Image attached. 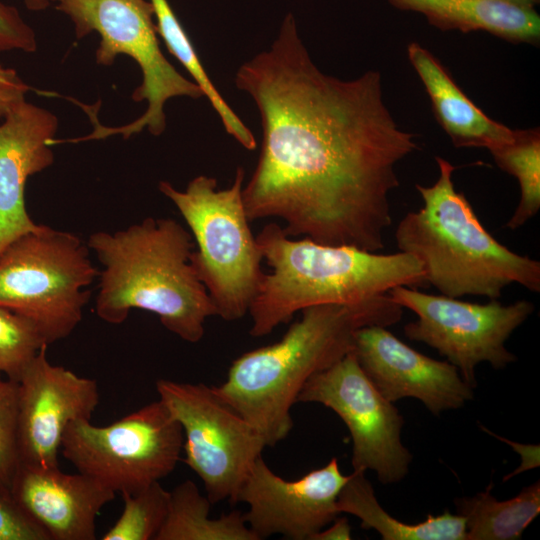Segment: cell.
<instances>
[{
	"instance_id": "1f68e13d",
	"label": "cell",
	"mask_w": 540,
	"mask_h": 540,
	"mask_svg": "<svg viewBox=\"0 0 540 540\" xmlns=\"http://www.w3.org/2000/svg\"><path fill=\"white\" fill-rule=\"evenodd\" d=\"M24 5L30 11H42L46 9L50 2L48 0H23Z\"/></svg>"
},
{
	"instance_id": "cb8c5ba5",
	"label": "cell",
	"mask_w": 540,
	"mask_h": 540,
	"mask_svg": "<svg viewBox=\"0 0 540 540\" xmlns=\"http://www.w3.org/2000/svg\"><path fill=\"white\" fill-rule=\"evenodd\" d=\"M494 161L518 181L519 204L506 227L511 230L523 226L540 209V132L538 128L515 130L511 142L489 150Z\"/></svg>"
},
{
	"instance_id": "30bf717a",
	"label": "cell",
	"mask_w": 540,
	"mask_h": 540,
	"mask_svg": "<svg viewBox=\"0 0 540 540\" xmlns=\"http://www.w3.org/2000/svg\"><path fill=\"white\" fill-rule=\"evenodd\" d=\"M159 399L184 434L183 461L201 479L212 504L236 496L267 446L258 431L204 383L159 379Z\"/></svg>"
},
{
	"instance_id": "4dcf8cb0",
	"label": "cell",
	"mask_w": 540,
	"mask_h": 540,
	"mask_svg": "<svg viewBox=\"0 0 540 540\" xmlns=\"http://www.w3.org/2000/svg\"><path fill=\"white\" fill-rule=\"evenodd\" d=\"M332 525L317 532L312 540H350L351 527L346 517L335 518Z\"/></svg>"
},
{
	"instance_id": "7c38bea8",
	"label": "cell",
	"mask_w": 540,
	"mask_h": 540,
	"mask_svg": "<svg viewBox=\"0 0 540 540\" xmlns=\"http://www.w3.org/2000/svg\"><path fill=\"white\" fill-rule=\"evenodd\" d=\"M297 402L322 404L341 418L352 438L353 471L372 470L382 484L408 474L413 456L401 440L404 419L365 374L353 349L314 374Z\"/></svg>"
},
{
	"instance_id": "8fae6325",
	"label": "cell",
	"mask_w": 540,
	"mask_h": 540,
	"mask_svg": "<svg viewBox=\"0 0 540 540\" xmlns=\"http://www.w3.org/2000/svg\"><path fill=\"white\" fill-rule=\"evenodd\" d=\"M388 294L418 317L404 326L406 337L436 349L473 388L477 385L475 368L479 363L503 369L516 360L505 343L534 311V305L527 300L502 305L493 299L478 304L408 286L394 287Z\"/></svg>"
},
{
	"instance_id": "4fadbf2b",
	"label": "cell",
	"mask_w": 540,
	"mask_h": 540,
	"mask_svg": "<svg viewBox=\"0 0 540 540\" xmlns=\"http://www.w3.org/2000/svg\"><path fill=\"white\" fill-rule=\"evenodd\" d=\"M47 346L16 381L17 447L20 464L54 468L66 428L74 420H91L100 395L94 379L52 364Z\"/></svg>"
},
{
	"instance_id": "ac0fdd59",
	"label": "cell",
	"mask_w": 540,
	"mask_h": 540,
	"mask_svg": "<svg viewBox=\"0 0 540 540\" xmlns=\"http://www.w3.org/2000/svg\"><path fill=\"white\" fill-rule=\"evenodd\" d=\"M407 55L427 91L438 123L455 147L491 150L514 139L515 130L491 119L477 107L425 47L412 42Z\"/></svg>"
},
{
	"instance_id": "d6986e66",
	"label": "cell",
	"mask_w": 540,
	"mask_h": 540,
	"mask_svg": "<svg viewBox=\"0 0 540 540\" xmlns=\"http://www.w3.org/2000/svg\"><path fill=\"white\" fill-rule=\"evenodd\" d=\"M397 9L417 12L441 30L485 31L514 43L535 44L540 17L535 9L497 0H388Z\"/></svg>"
},
{
	"instance_id": "9c48e42d",
	"label": "cell",
	"mask_w": 540,
	"mask_h": 540,
	"mask_svg": "<svg viewBox=\"0 0 540 540\" xmlns=\"http://www.w3.org/2000/svg\"><path fill=\"white\" fill-rule=\"evenodd\" d=\"M183 443L181 425L158 399L107 426L72 421L60 451L78 472L131 494L172 473Z\"/></svg>"
},
{
	"instance_id": "e0dca14e",
	"label": "cell",
	"mask_w": 540,
	"mask_h": 540,
	"mask_svg": "<svg viewBox=\"0 0 540 540\" xmlns=\"http://www.w3.org/2000/svg\"><path fill=\"white\" fill-rule=\"evenodd\" d=\"M10 492L49 540H94L96 518L115 492L86 474L18 465Z\"/></svg>"
},
{
	"instance_id": "2e32d148",
	"label": "cell",
	"mask_w": 540,
	"mask_h": 540,
	"mask_svg": "<svg viewBox=\"0 0 540 540\" xmlns=\"http://www.w3.org/2000/svg\"><path fill=\"white\" fill-rule=\"evenodd\" d=\"M57 129L55 114L26 99L0 123V253L19 236L40 227L26 209L25 186L30 176L53 164Z\"/></svg>"
},
{
	"instance_id": "603a6c76",
	"label": "cell",
	"mask_w": 540,
	"mask_h": 540,
	"mask_svg": "<svg viewBox=\"0 0 540 540\" xmlns=\"http://www.w3.org/2000/svg\"><path fill=\"white\" fill-rule=\"evenodd\" d=\"M153 6L157 34L164 40L169 52L184 66L216 111L226 132L247 150L257 146L251 130L220 95L182 25L167 0H149Z\"/></svg>"
},
{
	"instance_id": "9a60e30c",
	"label": "cell",
	"mask_w": 540,
	"mask_h": 540,
	"mask_svg": "<svg viewBox=\"0 0 540 540\" xmlns=\"http://www.w3.org/2000/svg\"><path fill=\"white\" fill-rule=\"evenodd\" d=\"M353 352L374 386L392 403L415 398L438 416L459 409L474 398V388L454 365L416 351L386 327L357 329Z\"/></svg>"
},
{
	"instance_id": "f546056e",
	"label": "cell",
	"mask_w": 540,
	"mask_h": 540,
	"mask_svg": "<svg viewBox=\"0 0 540 540\" xmlns=\"http://www.w3.org/2000/svg\"><path fill=\"white\" fill-rule=\"evenodd\" d=\"M29 90V85L16 70L0 64V118H3L14 105L26 99Z\"/></svg>"
},
{
	"instance_id": "d4e9b609",
	"label": "cell",
	"mask_w": 540,
	"mask_h": 540,
	"mask_svg": "<svg viewBox=\"0 0 540 540\" xmlns=\"http://www.w3.org/2000/svg\"><path fill=\"white\" fill-rule=\"evenodd\" d=\"M123 510L102 540H154L166 518L170 492L159 481L136 493H123Z\"/></svg>"
},
{
	"instance_id": "ffe728a7",
	"label": "cell",
	"mask_w": 540,
	"mask_h": 540,
	"mask_svg": "<svg viewBox=\"0 0 540 540\" xmlns=\"http://www.w3.org/2000/svg\"><path fill=\"white\" fill-rule=\"evenodd\" d=\"M340 513L361 520L363 529L377 531L384 540H465L466 523L463 516L445 511L438 516L428 515L417 524L397 520L379 504L365 472L353 471L337 498Z\"/></svg>"
},
{
	"instance_id": "6da1fadb",
	"label": "cell",
	"mask_w": 540,
	"mask_h": 540,
	"mask_svg": "<svg viewBox=\"0 0 540 540\" xmlns=\"http://www.w3.org/2000/svg\"><path fill=\"white\" fill-rule=\"evenodd\" d=\"M260 114L262 147L242 196L249 221L279 218L284 233L377 252L391 224L397 164L418 149L385 104L378 71L323 73L288 14L270 48L238 69Z\"/></svg>"
},
{
	"instance_id": "44dd1931",
	"label": "cell",
	"mask_w": 540,
	"mask_h": 540,
	"mask_svg": "<svg viewBox=\"0 0 540 540\" xmlns=\"http://www.w3.org/2000/svg\"><path fill=\"white\" fill-rule=\"evenodd\" d=\"M211 504L193 481L181 482L170 491L166 518L154 540H258L243 513L211 518Z\"/></svg>"
},
{
	"instance_id": "7a4b0ae2",
	"label": "cell",
	"mask_w": 540,
	"mask_h": 540,
	"mask_svg": "<svg viewBox=\"0 0 540 540\" xmlns=\"http://www.w3.org/2000/svg\"><path fill=\"white\" fill-rule=\"evenodd\" d=\"M402 314L388 293L356 305L307 307L279 341L237 357L213 390L273 447L292 430L291 408L306 382L353 349L355 331L391 326Z\"/></svg>"
},
{
	"instance_id": "5bb4252c",
	"label": "cell",
	"mask_w": 540,
	"mask_h": 540,
	"mask_svg": "<svg viewBox=\"0 0 540 540\" xmlns=\"http://www.w3.org/2000/svg\"><path fill=\"white\" fill-rule=\"evenodd\" d=\"M349 479L333 457L323 467L296 480L274 473L259 457L237 496L249 509L244 519L258 540L278 534L292 540H312L340 514L338 495Z\"/></svg>"
},
{
	"instance_id": "7402d4cb",
	"label": "cell",
	"mask_w": 540,
	"mask_h": 540,
	"mask_svg": "<svg viewBox=\"0 0 540 540\" xmlns=\"http://www.w3.org/2000/svg\"><path fill=\"white\" fill-rule=\"evenodd\" d=\"M490 484L483 492L455 499L465 519V540H516L540 513V482L524 487L515 497L499 501Z\"/></svg>"
},
{
	"instance_id": "277c9868",
	"label": "cell",
	"mask_w": 540,
	"mask_h": 540,
	"mask_svg": "<svg viewBox=\"0 0 540 540\" xmlns=\"http://www.w3.org/2000/svg\"><path fill=\"white\" fill-rule=\"evenodd\" d=\"M272 269L253 301L250 335L263 337L303 309L322 304L356 305L397 286L425 283L421 262L398 252L378 254L353 246L324 245L287 236L276 223L256 236Z\"/></svg>"
},
{
	"instance_id": "f1b7e54d",
	"label": "cell",
	"mask_w": 540,
	"mask_h": 540,
	"mask_svg": "<svg viewBox=\"0 0 540 540\" xmlns=\"http://www.w3.org/2000/svg\"><path fill=\"white\" fill-rule=\"evenodd\" d=\"M36 49L34 30L24 21L16 7L0 0V53L13 50L32 53Z\"/></svg>"
},
{
	"instance_id": "52a82bcc",
	"label": "cell",
	"mask_w": 540,
	"mask_h": 540,
	"mask_svg": "<svg viewBox=\"0 0 540 540\" xmlns=\"http://www.w3.org/2000/svg\"><path fill=\"white\" fill-rule=\"evenodd\" d=\"M87 243L47 225L0 253V307L32 322L47 345L67 338L83 317L99 270Z\"/></svg>"
},
{
	"instance_id": "3957f363",
	"label": "cell",
	"mask_w": 540,
	"mask_h": 540,
	"mask_svg": "<svg viewBox=\"0 0 540 540\" xmlns=\"http://www.w3.org/2000/svg\"><path fill=\"white\" fill-rule=\"evenodd\" d=\"M102 265L96 315L121 324L133 309L156 314L182 340L197 343L215 307L191 263L195 243L171 218L148 217L115 231H97L87 241Z\"/></svg>"
},
{
	"instance_id": "83f0119b",
	"label": "cell",
	"mask_w": 540,
	"mask_h": 540,
	"mask_svg": "<svg viewBox=\"0 0 540 540\" xmlns=\"http://www.w3.org/2000/svg\"><path fill=\"white\" fill-rule=\"evenodd\" d=\"M0 540H49L19 507L9 489L0 486Z\"/></svg>"
},
{
	"instance_id": "d6a6232c",
	"label": "cell",
	"mask_w": 540,
	"mask_h": 540,
	"mask_svg": "<svg viewBox=\"0 0 540 540\" xmlns=\"http://www.w3.org/2000/svg\"><path fill=\"white\" fill-rule=\"evenodd\" d=\"M512 4L519 7L535 9V6L539 3V0H497Z\"/></svg>"
},
{
	"instance_id": "ba28073f",
	"label": "cell",
	"mask_w": 540,
	"mask_h": 540,
	"mask_svg": "<svg viewBox=\"0 0 540 540\" xmlns=\"http://www.w3.org/2000/svg\"><path fill=\"white\" fill-rule=\"evenodd\" d=\"M65 13L78 39L96 32L100 36L96 62L110 66L119 55H127L139 66L141 84L134 90L135 102L147 101L145 112L129 124L107 127L88 110L94 130L74 141L104 139L121 135L124 139L147 129L154 136L166 128L164 107L173 97H203L201 88L181 75L166 59L159 45L154 10L149 0H48Z\"/></svg>"
},
{
	"instance_id": "4316f807",
	"label": "cell",
	"mask_w": 540,
	"mask_h": 540,
	"mask_svg": "<svg viewBox=\"0 0 540 540\" xmlns=\"http://www.w3.org/2000/svg\"><path fill=\"white\" fill-rule=\"evenodd\" d=\"M18 465L17 382L0 377V486L10 490Z\"/></svg>"
},
{
	"instance_id": "484cf974",
	"label": "cell",
	"mask_w": 540,
	"mask_h": 540,
	"mask_svg": "<svg viewBox=\"0 0 540 540\" xmlns=\"http://www.w3.org/2000/svg\"><path fill=\"white\" fill-rule=\"evenodd\" d=\"M44 345L32 322L0 307V377L17 381Z\"/></svg>"
},
{
	"instance_id": "8992f818",
	"label": "cell",
	"mask_w": 540,
	"mask_h": 540,
	"mask_svg": "<svg viewBox=\"0 0 540 540\" xmlns=\"http://www.w3.org/2000/svg\"><path fill=\"white\" fill-rule=\"evenodd\" d=\"M244 170L236 169L226 189L206 175L193 178L185 190L161 181L159 191L178 209L197 249L191 263L216 310L225 321L243 318L257 297L266 273L243 202Z\"/></svg>"
},
{
	"instance_id": "5b68a950",
	"label": "cell",
	"mask_w": 540,
	"mask_h": 540,
	"mask_svg": "<svg viewBox=\"0 0 540 540\" xmlns=\"http://www.w3.org/2000/svg\"><path fill=\"white\" fill-rule=\"evenodd\" d=\"M439 176L432 186L416 184L423 205L398 223V249L417 258L425 282L441 295L501 296L517 283L540 291V262L520 255L498 242L481 224L463 193L452 180L455 167L437 156Z\"/></svg>"
}]
</instances>
